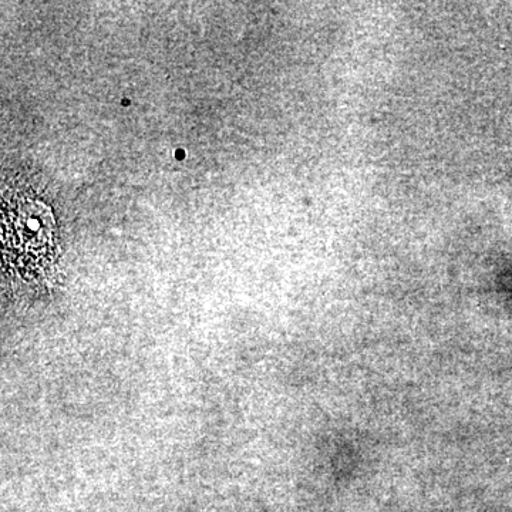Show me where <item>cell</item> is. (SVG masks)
<instances>
[{
  "label": "cell",
  "instance_id": "6da1fadb",
  "mask_svg": "<svg viewBox=\"0 0 512 512\" xmlns=\"http://www.w3.org/2000/svg\"><path fill=\"white\" fill-rule=\"evenodd\" d=\"M2 222L5 259L23 269L45 264L52 255L55 225L42 201L30 195H3Z\"/></svg>",
  "mask_w": 512,
  "mask_h": 512
}]
</instances>
